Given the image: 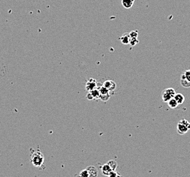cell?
Masks as SVG:
<instances>
[{"mask_svg":"<svg viewBox=\"0 0 190 177\" xmlns=\"http://www.w3.org/2000/svg\"><path fill=\"white\" fill-rule=\"evenodd\" d=\"M44 162V157L40 150L33 152L31 156V163L36 167H40Z\"/></svg>","mask_w":190,"mask_h":177,"instance_id":"obj_1","label":"cell"},{"mask_svg":"<svg viewBox=\"0 0 190 177\" xmlns=\"http://www.w3.org/2000/svg\"><path fill=\"white\" fill-rule=\"evenodd\" d=\"M175 95V90L173 88L165 89L162 93V99L164 102H168V101L174 98Z\"/></svg>","mask_w":190,"mask_h":177,"instance_id":"obj_2","label":"cell"},{"mask_svg":"<svg viewBox=\"0 0 190 177\" xmlns=\"http://www.w3.org/2000/svg\"><path fill=\"white\" fill-rule=\"evenodd\" d=\"M102 86L104 87H105V88L107 89L109 91H114L117 87L116 83H115L113 80H106V81L104 83V84L102 85Z\"/></svg>","mask_w":190,"mask_h":177,"instance_id":"obj_3","label":"cell"},{"mask_svg":"<svg viewBox=\"0 0 190 177\" xmlns=\"http://www.w3.org/2000/svg\"><path fill=\"white\" fill-rule=\"evenodd\" d=\"M97 83L96 80L93 79V78H90L86 84V89H87L89 91H91L93 90V89H97Z\"/></svg>","mask_w":190,"mask_h":177,"instance_id":"obj_4","label":"cell"},{"mask_svg":"<svg viewBox=\"0 0 190 177\" xmlns=\"http://www.w3.org/2000/svg\"><path fill=\"white\" fill-rule=\"evenodd\" d=\"M89 173V177H97V171L96 168L93 166H90L86 168Z\"/></svg>","mask_w":190,"mask_h":177,"instance_id":"obj_5","label":"cell"},{"mask_svg":"<svg viewBox=\"0 0 190 177\" xmlns=\"http://www.w3.org/2000/svg\"><path fill=\"white\" fill-rule=\"evenodd\" d=\"M189 131L187 127L185 126L183 124L181 123H178L177 125V132L178 134H181V135H183L185 134L187 131Z\"/></svg>","mask_w":190,"mask_h":177,"instance_id":"obj_6","label":"cell"},{"mask_svg":"<svg viewBox=\"0 0 190 177\" xmlns=\"http://www.w3.org/2000/svg\"><path fill=\"white\" fill-rule=\"evenodd\" d=\"M134 1L135 0H121L122 6L126 9H129V8H132L134 5Z\"/></svg>","mask_w":190,"mask_h":177,"instance_id":"obj_7","label":"cell"},{"mask_svg":"<svg viewBox=\"0 0 190 177\" xmlns=\"http://www.w3.org/2000/svg\"><path fill=\"white\" fill-rule=\"evenodd\" d=\"M174 99L177 101L178 105L182 104L185 101L184 95L181 93H176L175 97H174Z\"/></svg>","mask_w":190,"mask_h":177,"instance_id":"obj_8","label":"cell"},{"mask_svg":"<svg viewBox=\"0 0 190 177\" xmlns=\"http://www.w3.org/2000/svg\"><path fill=\"white\" fill-rule=\"evenodd\" d=\"M112 172V170L111 169V168L109 167V165L107 164H104L102 166V172L104 176H109L110 173Z\"/></svg>","mask_w":190,"mask_h":177,"instance_id":"obj_9","label":"cell"},{"mask_svg":"<svg viewBox=\"0 0 190 177\" xmlns=\"http://www.w3.org/2000/svg\"><path fill=\"white\" fill-rule=\"evenodd\" d=\"M120 40H121V42L123 44H128L130 43V34L126 33V34H123V36H122L121 38H120Z\"/></svg>","mask_w":190,"mask_h":177,"instance_id":"obj_10","label":"cell"},{"mask_svg":"<svg viewBox=\"0 0 190 177\" xmlns=\"http://www.w3.org/2000/svg\"><path fill=\"white\" fill-rule=\"evenodd\" d=\"M181 85L183 86V87H185V88H189V87H190V83L189 81H187V80H186V78H185L183 74L181 75Z\"/></svg>","mask_w":190,"mask_h":177,"instance_id":"obj_11","label":"cell"},{"mask_svg":"<svg viewBox=\"0 0 190 177\" xmlns=\"http://www.w3.org/2000/svg\"><path fill=\"white\" fill-rule=\"evenodd\" d=\"M106 164L109 165V166L112 170V171H115L117 168V163L115 160H110Z\"/></svg>","mask_w":190,"mask_h":177,"instance_id":"obj_12","label":"cell"},{"mask_svg":"<svg viewBox=\"0 0 190 177\" xmlns=\"http://www.w3.org/2000/svg\"><path fill=\"white\" fill-rule=\"evenodd\" d=\"M89 93L92 95V97H93V99H97L100 98V91H99V90L97 89H93V90L89 91Z\"/></svg>","mask_w":190,"mask_h":177,"instance_id":"obj_13","label":"cell"},{"mask_svg":"<svg viewBox=\"0 0 190 177\" xmlns=\"http://www.w3.org/2000/svg\"><path fill=\"white\" fill-rule=\"evenodd\" d=\"M168 104L169 107H170V108H172V109H173V108H176L178 106H179L177 102L176 101V100L174 99V98H172V99H170V101H168Z\"/></svg>","mask_w":190,"mask_h":177,"instance_id":"obj_14","label":"cell"},{"mask_svg":"<svg viewBox=\"0 0 190 177\" xmlns=\"http://www.w3.org/2000/svg\"><path fill=\"white\" fill-rule=\"evenodd\" d=\"M99 91H100V95H107V94L110 93L109 91L106 88H105V87H103V86L100 89H99Z\"/></svg>","mask_w":190,"mask_h":177,"instance_id":"obj_15","label":"cell"},{"mask_svg":"<svg viewBox=\"0 0 190 177\" xmlns=\"http://www.w3.org/2000/svg\"><path fill=\"white\" fill-rule=\"evenodd\" d=\"M179 123L183 124V125L188 129V130H189V129H190V123L189 121H187L185 120V119H182V120H181L180 121H179Z\"/></svg>","mask_w":190,"mask_h":177,"instance_id":"obj_16","label":"cell"},{"mask_svg":"<svg viewBox=\"0 0 190 177\" xmlns=\"http://www.w3.org/2000/svg\"><path fill=\"white\" fill-rule=\"evenodd\" d=\"M79 177H89V173L87 169L83 170L79 174Z\"/></svg>","mask_w":190,"mask_h":177,"instance_id":"obj_17","label":"cell"},{"mask_svg":"<svg viewBox=\"0 0 190 177\" xmlns=\"http://www.w3.org/2000/svg\"><path fill=\"white\" fill-rule=\"evenodd\" d=\"M183 74L184 75L185 78H186V80H187V81H189L190 83V69L187 70H186Z\"/></svg>","mask_w":190,"mask_h":177,"instance_id":"obj_18","label":"cell"},{"mask_svg":"<svg viewBox=\"0 0 190 177\" xmlns=\"http://www.w3.org/2000/svg\"><path fill=\"white\" fill-rule=\"evenodd\" d=\"M110 97H111V95H110V93L107 95H100V99H101L104 101H108Z\"/></svg>","mask_w":190,"mask_h":177,"instance_id":"obj_19","label":"cell"},{"mask_svg":"<svg viewBox=\"0 0 190 177\" xmlns=\"http://www.w3.org/2000/svg\"><path fill=\"white\" fill-rule=\"evenodd\" d=\"M109 177H121V175L116 171H112L110 173Z\"/></svg>","mask_w":190,"mask_h":177,"instance_id":"obj_20","label":"cell"},{"mask_svg":"<svg viewBox=\"0 0 190 177\" xmlns=\"http://www.w3.org/2000/svg\"><path fill=\"white\" fill-rule=\"evenodd\" d=\"M130 38H137L138 37V31H132L130 33Z\"/></svg>","mask_w":190,"mask_h":177,"instance_id":"obj_21","label":"cell"},{"mask_svg":"<svg viewBox=\"0 0 190 177\" xmlns=\"http://www.w3.org/2000/svg\"><path fill=\"white\" fill-rule=\"evenodd\" d=\"M137 43H138V40L137 38H130V44H131V45H132V46H134V45L136 44Z\"/></svg>","mask_w":190,"mask_h":177,"instance_id":"obj_22","label":"cell"}]
</instances>
